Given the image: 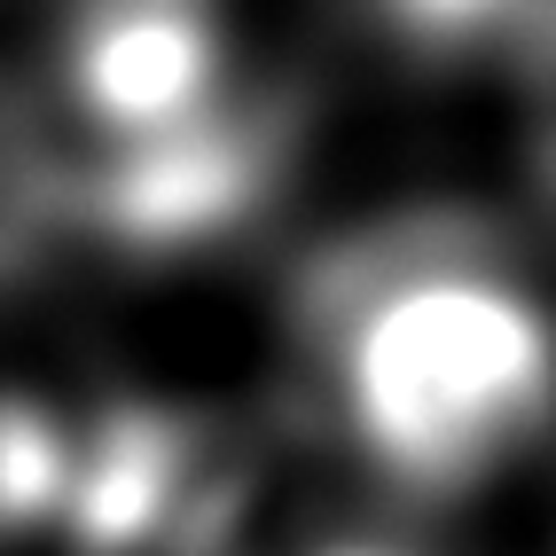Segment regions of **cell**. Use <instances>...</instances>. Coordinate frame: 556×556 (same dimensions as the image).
Listing matches in <instances>:
<instances>
[{"instance_id": "1", "label": "cell", "mask_w": 556, "mask_h": 556, "mask_svg": "<svg viewBox=\"0 0 556 556\" xmlns=\"http://www.w3.org/2000/svg\"><path fill=\"white\" fill-rule=\"evenodd\" d=\"M299 407L368 502L447 517L556 463V282L509 236L400 219L314 267L290 329Z\"/></svg>"}, {"instance_id": "2", "label": "cell", "mask_w": 556, "mask_h": 556, "mask_svg": "<svg viewBox=\"0 0 556 556\" xmlns=\"http://www.w3.org/2000/svg\"><path fill=\"white\" fill-rule=\"evenodd\" d=\"M533 556H556V463L541 470V486H533Z\"/></svg>"}]
</instances>
